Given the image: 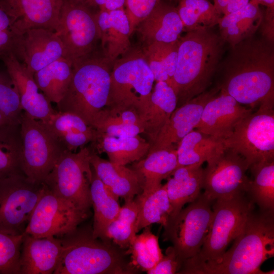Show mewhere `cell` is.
Masks as SVG:
<instances>
[{"mask_svg":"<svg viewBox=\"0 0 274 274\" xmlns=\"http://www.w3.org/2000/svg\"><path fill=\"white\" fill-rule=\"evenodd\" d=\"M203 168V194L213 202L246 193L249 167L240 155L225 146L207 162Z\"/></svg>","mask_w":274,"mask_h":274,"instance_id":"5bb4252c","label":"cell"},{"mask_svg":"<svg viewBox=\"0 0 274 274\" xmlns=\"http://www.w3.org/2000/svg\"><path fill=\"white\" fill-rule=\"evenodd\" d=\"M161 2V0H125L124 10L127 16L131 35L139 23Z\"/></svg>","mask_w":274,"mask_h":274,"instance_id":"ee69618b","label":"cell"},{"mask_svg":"<svg viewBox=\"0 0 274 274\" xmlns=\"http://www.w3.org/2000/svg\"><path fill=\"white\" fill-rule=\"evenodd\" d=\"M154 81L142 47H131L113 62L107 106L133 108L142 118L150 102Z\"/></svg>","mask_w":274,"mask_h":274,"instance_id":"52a82bcc","label":"cell"},{"mask_svg":"<svg viewBox=\"0 0 274 274\" xmlns=\"http://www.w3.org/2000/svg\"><path fill=\"white\" fill-rule=\"evenodd\" d=\"M139 207L136 232L152 224L165 228L168 224L172 208L165 184L147 193H141L134 198Z\"/></svg>","mask_w":274,"mask_h":274,"instance_id":"836d02e7","label":"cell"},{"mask_svg":"<svg viewBox=\"0 0 274 274\" xmlns=\"http://www.w3.org/2000/svg\"><path fill=\"white\" fill-rule=\"evenodd\" d=\"M97 154L105 153L111 162L126 165L145 157L150 148V143L139 135L129 137L97 135L89 144Z\"/></svg>","mask_w":274,"mask_h":274,"instance_id":"f1b7e54d","label":"cell"},{"mask_svg":"<svg viewBox=\"0 0 274 274\" xmlns=\"http://www.w3.org/2000/svg\"><path fill=\"white\" fill-rule=\"evenodd\" d=\"M226 147L242 156L250 167L274 160L273 108L261 105L244 117L224 139Z\"/></svg>","mask_w":274,"mask_h":274,"instance_id":"9c48e42d","label":"cell"},{"mask_svg":"<svg viewBox=\"0 0 274 274\" xmlns=\"http://www.w3.org/2000/svg\"><path fill=\"white\" fill-rule=\"evenodd\" d=\"M246 194L259 210L274 211V160L251 165Z\"/></svg>","mask_w":274,"mask_h":274,"instance_id":"d590c367","label":"cell"},{"mask_svg":"<svg viewBox=\"0 0 274 274\" xmlns=\"http://www.w3.org/2000/svg\"><path fill=\"white\" fill-rule=\"evenodd\" d=\"M202 163L176 168L165 184L172 211L168 223L178 215L184 206L195 200L203 187Z\"/></svg>","mask_w":274,"mask_h":274,"instance_id":"484cf974","label":"cell"},{"mask_svg":"<svg viewBox=\"0 0 274 274\" xmlns=\"http://www.w3.org/2000/svg\"><path fill=\"white\" fill-rule=\"evenodd\" d=\"M249 2L250 0H230L222 14L226 15L236 12L246 6Z\"/></svg>","mask_w":274,"mask_h":274,"instance_id":"681fc988","label":"cell"},{"mask_svg":"<svg viewBox=\"0 0 274 274\" xmlns=\"http://www.w3.org/2000/svg\"><path fill=\"white\" fill-rule=\"evenodd\" d=\"M250 2L258 5L266 7L268 10H274V0H250Z\"/></svg>","mask_w":274,"mask_h":274,"instance_id":"816d5d0a","label":"cell"},{"mask_svg":"<svg viewBox=\"0 0 274 274\" xmlns=\"http://www.w3.org/2000/svg\"><path fill=\"white\" fill-rule=\"evenodd\" d=\"M22 35L16 32L12 28L0 31V59L10 53L16 55Z\"/></svg>","mask_w":274,"mask_h":274,"instance_id":"bcb514c9","label":"cell"},{"mask_svg":"<svg viewBox=\"0 0 274 274\" xmlns=\"http://www.w3.org/2000/svg\"><path fill=\"white\" fill-rule=\"evenodd\" d=\"M125 2V0H86V3L91 9L110 11L124 9Z\"/></svg>","mask_w":274,"mask_h":274,"instance_id":"7dc6e473","label":"cell"},{"mask_svg":"<svg viewBox=\"0 0 274 274\" xmlns=\"http://www.w3.org/2000/svg\"><path fill=\"white\" fill-rule=\"evenodd\" d=\"M88 215L45 186L24 233L36 237H59L76 229Z\"/></svg>","mask_w":274,"mask_h":274,"instance_id":"9a60e30c","label":"cell"},{"mask_svg":"<svg viewBox=\"0 0 274 274\" xmlns=\"http://www.w3.org/2000/svg\"><path fill=\"white\" fill-rule=\"evenodd\" d=\"M91 126L99 136H134L144 131L141 115L130 107L108 106L97 114Z\"/></svg>","mask_w":274,"mask_h":274,"instance_id":"4316f807","label":"cell"},{"mask_svg":"<svg viewBox=\"0 0 274 274\" xmlns=\"http://www.w3.org/2000/svg\"><path fill=\"white\" fill-rule=\"evenodd\" d=\"M16 57L22 60L34 75L48 64L66 56L63 45L55 31L32 28L21 35Z\"/></svg>","mask_w":274,"mask_h":274,"instance_id":"ac0fdd59","label":"cell"},{"mask_svg":"<svg viewBox=\"0 0 274 274\" xmlns=\"http://www.w3.org/2000/svg\"><path fill=\"white\" fill-rule=\"evenodd\" d=\"M224 42L211 28L201 27L181 37L178 60L170 86L178 107L207 91L219 67Z\"/></svg>","mask_w":274,"mask_h":274,"instance_id":"7a4b0ae2","label":"cell"},{"mask_svg":"<svg viewBox=\"0 0 274 274\" xmlns=\"http://www.w3.org/2000/svg\"><path fill=\"white\" fill-rule=\"evenodd\" d=\"M187 7L202 27L212 28L218 24L221 14L208 0H179Z\"/></svg>","mask_w":274,"mask_h":274,"instance_id":"7bdbcfd3","label":"cell"},{"mask_svg":"<svg viewBox=\"0 0 274 274\" xmlns=\"http://www.w3.org/2000/svg\"><path fill=\"white\" fill-rule=\"evenodd\" d=\"M92 177L90 186L91 203L94 210L92 235L95 238L106 241L107 229L117 217L121 208L119 197L103 184L92 167Z\"/></svg>","mask_w":274,"mask_h":274,"instance_id":"1f68e13d","label":"cell"},{"mask_svg":"<svg viewBox=\"0 0 274 274\" xmlns=\"http://www.w3.org/2000/svg\"><path fill=\"white\" fill-rule=\"evenodd\" d=\"M62 250L54 274H125L133 273L123 256L109 242L78 228L59 237Z\"/></svg>","mask_w":274,"mask_h":274,"instance_id":"5b68a950","label":"cell"},{"mask_svg":"<svg viewBox=\"0 0 274 274\" xmlns=\"http://www.w3.org/2000/svg\"><path fill=\"white\" fill-rule=\"evenodd\" d=\"M2 60L18 89L23 111L35 119H47L55 110L44 94L39 92L33 75L12 52L5 55Z\"/></svg>","mask_w":274,"mask_h":274,"instance_id":"ffe728a7","label":"cell"},{"mask_svg":"<svg viewBox=\"0 0 274 274\" xmlns=\"http://www.w3.org/2000/svg\"><path fill=\"white\" fill-rule=\"evenodd\" d=\"M20 134L21 170L31 182L43 183L65 151L40 120L24 112Z\"/></svg>","mask_w":274,"mask_h":274,"instance_id":"30bf717a","label":"cell"},{"mask_svg":"<svg viewBox=\"0 0 274 274\" xmlns=\"http://www.w3.org/2000/svg\"><path fill=\"white\" fill-rule=\"evenodd\" d=\"M214 6L216 10L221 14H222L230 0H213Z\"/></svg>","mask_w":274,"mask_h":274,"instance_id":"f907efd6","label":"cell"},{"mask_svg":"<svg viewBox=\"0 0 274 274\" xmlns=\"http://www.w3.org/2000/svg\"><path fill=\"white\" fill-rule=\"evenodd\" d=\"M177 98L173 88L165 81L156 82L150 104L142 116L144 133L150 146L177 108Z\"/></svg>","mask_w":274,"mask_h":274,"instance_id":"83f0119b","label":"cell"},{"mask_svg":"<svg viewBox=\"0 0 274 274\" xmlns=\"http://www.w3.org/2000/svg\"><path fill=\"white\" fill-rule=\"evenodd\" d=\"M8 124H13L0 112V129Z\"/></svg>","mask_w":274,"mask_h":274,"instance_id":"f5cc1de1","label":"cell"},{"mask_svg":"<svg viewBox=\"0 0 274 274\" xmlns=\"http://www.w3.org/2000/svg\"><path fill=\"white\" fill-rule=\"evenodd\" d=\"M183 262L179 259L173 246L168 247L165 254L152 268L147 271L148 274H174L180 270Z\"/></svg>","mask_w":274,"mask_h":274,"instance_id":"f6af8a7d","label":"cell"},{"mask_svg":"<svg viewBox=\"0 0 274 274\" xmlns=\"http://www.w3.org/2000/svg\"><path fill=\"white\" fill-rule=\"evenodd\" d=\"M73 61L62 57L35 73L38 88L51 102L57 104L64 96L72 77Z\"/></svg>","mask_w":274,"mask_h":274,"instance_id":"e575fe53","label":"cell"},{"mask_svg":"<svg viewBox=\"0 0 274 274\" xmlns=\"http://www.w3.org/2000/svg\"><path fill=\"white\" fill-rule=\"evenodd\" d=\"M101 51L113 63L131 47L130 26L124 9L113 11L98 10L95 13Z\"/></svg>","mask_w":274,"mask_h":274,"instance_id":"7402d4cb","label":"cell"},{"mask_svg":"<svg viewBox=\"0 0 274 274\" xmlns=\"http://www.w3.org/2000/svg\"><path fill=\"white\" fill-rule=\"evenodd\" d=\"M15 19L20 35L32 28L57 30L63 0H2Z\"/></svg>","mask_w":274,"mask_h":274,"instance_id":"d6986e66","label":"cell"},{"mask_svg":"<svg viewBox=\"0 0 274 274\" xmlns=\"http://www.w3.org/2000/svg\"><path fill=\"white\" fill-rule=\"evenodd\" d=\"M90 162L103 184L124 201L133 199L143 191V181L134 169L105 160L91 149Z\"/></svg>","mask_w":274,"mask_h":274,"instance_id":"603a6c76","label":"cell"},{"mask_svg":"<svg viewBox=\"0 0 274 274\" xmlns=\"http://www.w3.org/2000/svg\"><path fill=\"white\" fill-rule=\"evenodd\" d=\"M224 141L193 129L178 144L176 168L207 162L224 146Z\"/></svg>","mask_w":274,"mask_h":274,"instance_id":"d6a6232c","label":"cell"},{"mask_svg":"<svg viewBox=\"0 0 274 274\" xmlns=\"http://www.w3.org/2000/svg\"><path fill=\"white\" fill-rule=\"evenodd\" d=\"M213 214L208 234L199 253L185 261L178 273H189L195 269L218 261L230 242L241 232L254 203L246 193L213 202Z\"/></svg>","mask_w":274,"mask_h":274,"instance_id":"8992f818","label":"cell"},{"mask_svg":"<svg viewBox=\"0 0 274 274\" xmlns=\"http://www.w3.org/2000/svg\"><path fill=\"white\" fill-rule=\"evenodd\" d=\"M15 22L14 17L2 0H0V31L10 29Z\"/></svg>","mask_w":274,"mask_h":274,"instance_id":"c3c4849f","label":"cell"},{"mask_svg":"<svg viewBox=\"0 0 274 274\" xmlns=\"http://www.w3.org/2000/svg\"><path fill=\"white\" fill-rule=\"evenodd\" d=\"M20 125L8 124L0 129V180L23 173L20 158Z\"/></svg>","mask_w":274,"mask_h":274,"instance_id":"74e56055","label":"cell"},{"mask_svg":"<svg viewBox=\"0 0 274 274\" xmlns=\"http://www.w3.org/2000/svg\"><path fill=\"white\" fill-rule=\"evenodd\" d=\"M90 154L89 146L78 152H63L43 183L52 193L88 214L92 206Z\"/></svg>","mask_w":274,"mask_h":274,"instance_id":"ba28073f","label":"cell"},{"mask_svg":"<svg viewBox=\"0 0 274 274\" xmlns=\"http://www.w3.org/2000/svg\"><path fill=\"white\" fill-rule=\"evenodd\" d=\"M44 189L43 183L32 182L23 173L0 180V230L22 234Z\"/></svg>","mask_w":274,"mask_h":274,"instance_id":"8fae6325","label":"cell"},{"mask_svg":"<svg viewBox=\"0 0 274 274\" xmlns=\"http://www.w3.org/2000/svg\"><path fill=\"white\" fill-rule=\"evenodd\" d=\"M177 165V148L174 146L152 151L141 160L135 162L133 169L143 181L142 193H147L161 185Z\"/></svg>","mask_w":274,"mask_h":274,"instance_id":"4dcf8cb0","label":"cell"},{"mask_svg":"<svg viewBox=\"0 0 274 274\" xmlns=\"http://www.w3.org/2000/svg\"><path fill=\"white\" fill-rule=\"evenodd\" d=\"M66 58L73 62L96 49L99 33L95 13L84 2L63 0L58 27Z\"/></svg>","mask_w":274,"mask_h":274,"instance_id":"4fadbf2b","label":"cell"},{"mask_svg":"<svg viewBox=\"0 0 274 274\" xmlns=\"http://www.w3.org/2000/svg\"><path fill=\"white\" fill-rule=\"evenodd\" d=\"M274 43L253 36L231 47L218 86L240 104L274 107Z\"/></svg>","mask_w":274,"mask_h":274,"instance_id":"6da1fadb","label":"cell"},{"mask_svg":"<svg viewBox=\"0 0 274 274\" xmlns=\"http://www.w3.org/2000/svg\"><path fill=\"white\" fill-rule=\"evenodd\" d=\"M65 151L76 152L93 142L96 131L73 113L55 111L44 121L40 120Z\"/></svg>","mask_w":274,"mask_h":274,"instance_id":"d4e9b609","label":"cell"},{"mask_svg":"<svg viewBox=\"0 0 274 274\" xmlns=\"http://www.w3.org/2000/svg\"><path fill=\"white\" fill-rule=\"evenodd\" d=\"M0 112L15 125H20L24 112L18 89L9 75L0 71Z\"/></svg>","mask_w":274,"mask_h":274,"instance_id":"60d3db41","label":"cell"},{"mask_svg":"<svg viewBox=\"0 0 274 274\" xmlns=\"http://www.w3.org/2000/svg\"><path fill=\"white\" fill-rule=\"evenodd\" d=\"M125 254L131 255L134 264L146 272L154 266L163 255L158 237L152 233L149 226L145 227L142 233L136 234Z\"/></svg>","mask_w":274,"mask_h":274,"instance_id":"ab89813d","label":"cell"},{"mask_svg":"<svg viewBox=\"0 0 274 274\" xmlns=\"http://www.w3.org/2000/svg\"><path fill=\"white\" fill-rule=\"evenodd\" d=\"M263 14L259 5L251 2L243 9L224 15L218 22L220 36L231 47L254 35L261 25Z\"/></svg>","mask_w":274,"mask_h":274,"instance_id":"f546056e","label":"cell"},{"mask_svg":"<svg viewBox=\"0 0 274 274\" xmlns=\"http://www.w3.org/2000/svg\"><path fill=\"white\" fill-rule=\"evenodd\" d=\"M24 233L8 234L0 230V274H19Z\"/></svg>","mask_w":274,"mask_h":274,"instance_id":"b9f144b4","label":"cell"},{"mask_svg":"<svg viewBox=\"0 0 274 274\" xmlns=\"http://www.w3.org/2000/svg\"><path fill=\"white\" fill-rule=\"evenodd\" d=\"M140 41L144 46L153 43L177 42L184 30L177 8L161 2L136 27Z\"/></svg>","mask_w":274,"mask_h":274,"instance_id":"cb8c5ba5","label":"cell"},{"mask_svg":"<svg viewBox=\"0 0 274 274\" xmlns=\"http://www.w3.org/2000/svg\"><path fill=\"white\" fill-rule=\"evenodd\" d=\"M219 91L218 86L207 90L177 107L151 145L148 153L174 146L195 129L206 104Z\"/></svg>","mask_w":274,"mask_h":274,"instance_id":"e0dca14e","label":"cell"},{"mask_svg":"<svg viewBox=\"0 0 274 274\" xmlns=\"http://www.w3.org/2000/svg\"><path fill=\"white\" fill-rule=\"evenodd\" d=\"M62 250L60 239L36 237L24 232L20 257L19 274H52Z\"/></svg>","mask_w":274,"mask_h":274,"instance_id":"44dd1931","label":"cell"},{"mask_svg":"<svg viewBox=\"0 0 274 274\" xmlns=\"http://www.w3.org/2000/svg\"><path fill=\"white\" fill-rule=\"evenodd\" d=\"M74 1L82 2H84V3H86V0H74Z\"/></svg>","mask_w":274,"mask_h":274,"instance_id":"db71d44e","label":"cell"},{"mask_svg":"<svg viewBox=\"0 0 274 274\" xmlns=\"http://www.w3.org/2000/svg\"><path fill=\"white\" fill-rule=\"evenodd\" d=\"M234 241L218 261L191 274H273V270L265 272L260 267L274 256V211L254 209Z\"/></svg>","mask_w":274,"mask_h":274,"instance_id":"3957f363","label":"cell"},{"mask_svg":"<svg viewBox=\"0 0 274 274\" xmlns=\"http://www.w3.org/2000/svg\"><path fill=\"white\" fill-rule=\"evenodd\" d=\"M113 64L96 49L75 60L68 86L56 110L76 114L91 125L108 105Z\"/></svg>","mask_w":274,"mask_h":274,"instance_id":"277c9868","label":"cell"},{"mask_svg":"<svg viewBox=\"0 0 274 274\" xmlns=\"http://www.w3.org/2000/svg\"><path fill=\"white\" fill-rule=\"evenodd\" d=\"M138 212V204L134 198L124 201L117 217L107 229L106 241H112L121 249H128L137 233Z\"/></svg>","mask_w":274,"mask_h":274,"instance_id":"f35d334b","label":"cell"},{"mask_svg":"<svg viewBox=\"0 0 274 274\" xmlns=\"http://www.w3.org/2000/svg\"><path fill=\"white\" fill-rule=\"evenodd\" d=\"M212 203L200 194L164 228V239L173 243L183 263L195 256L203 245L212 219Z\"/></svg>","mask_w":274,"mask_h":274,"instance_id":"7c38bea8","label":"cell"},{"mask_svg":"<svg viewBox=\"0 0 274 274\" xmlns=\"http://www.w3.org/2000/svg\"><path fill=\"white\" fill-rule=\"evenodd\" d=\"M178 41L141 46L156 82L165 81L170 85L177 63Z\"/></svg>","mask_w":274,"mask_h":274,"instance_id":"8d00e7d4","label":"cell"},{"mask_svg":"<svg viewBox=\"0 0 274 274\" xmlns=\"http://www.w3.org/2000/svg\"><path fill=\"white\" fill-rule=\"evenodd\" d=\"M253 112L233 97L221 91L206 104L195 129L216 138L226 139L236 125Z\"/></svg>","mask_w":274,"mask_h":274,"instance_id":"2e32d148","label":"cell"}]
</instances>
